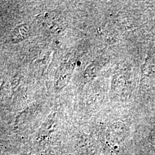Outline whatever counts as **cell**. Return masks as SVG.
I'll list each match as a JSON object with an SVG mask.
<instances>
[{
    "label": "cell",
    "instance_id": "6da1fadb",
    "mask_svg": "<svg viewBox=\"0 0 155 155\" xmlns=\"http://www.w3.org/2000/svg\"><path fill=\"white\" fill-rule=\"evenodd\" d=\"M29 27L26 24H21L16 27L10 35V40L13 43L22 41L28 37Z\"/></svg>",
    "mask_w": 155,
    "mask_h": 155
}]
</instances>
